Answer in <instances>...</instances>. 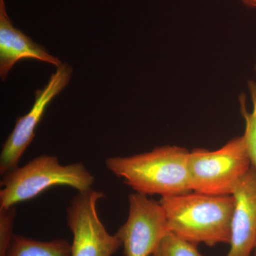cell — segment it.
Returning <instances> with one entry per match:
<instances>
[{
  "label": "cell",
  "mask_w": 256,
  "mask_h": 256,
  "mask_svg": "<svg viewBox=\"0 0 256 256\" xmlns=\"http://www.w3.org/2000/svg\"><path fill=\"white\" fill-rule=\"evenodd\" d=\"M169 232L195 245L230 244L235 208L233 195L212 196L195 192L162 197Z\"/></svg>",
  "instance_id": "6da1fadb"
},
{
  "label": "cell",
  "mask_w": 256,
  "mask_h": 256,
  "mask_svg": "<svg viewBox=\"0 0 256 256\" xmlns=\"http://www.w3.org/2000/svg\"><path fill=\"white\" fill-rule=\"evenodd\" d=\"M190 153L180 146H164L127 158H108L105 164L137 193L178 196L193 192L188 166Z\"/></svg>",
  "instance_id": "7a4b0ae2"
},
{
  "label": "cell",
  "mask_w": 256,
  "mask_h": 256,
  "mask_svg": "<svg viewBox=\"0 0 256 256\" xmlns=\"http://www.w3.org/2000/svg\"><path fill=\"white\" fill-rule=\"evenodd\" d=\"M96 178L82 163L62 164L54 156H42L3 175L0 182V208L30 201L55 186L78 192L92 190Z\"/></svg>",
  "instance_id": "3957f363"
},
{
  "label": "cell",
  "mask_w": 256,
  "mask_h": 256,
  "mask_svg": "<svg viewBox=\"0 0 256 256\" xmlns=\"http://www.w3.org/2000/svg\"><path fill=\"white\" fill-rule=\"evenodd\" d=\"M188 166L193 192L226 196L233 194L252 164L242 136L216 151L194 150L188 156Z\"/></svg>",
  "instance_id": "277c9868"
},
{
  "label": "cell",
  "mask_w": 256,
  "mask_h": 256,
  "mask_svg": "<svg viewBox=\"0 0 256 256\" xmlns=\"http://www.w3.org/2000/svg\"><path fill=\"white\" fill-rule=\"evenodd\" d=\"M106 195L92 190L78 192L66 210V222L73 234L70 256H114L122 242L111 235L101 222L98 203Z\"/></svg>",
  "instance_id": "5b68a950"
},
{
  "label": "cell",
  "mask_w": 256,
  "mask_h": 256,
  "mask_svg": "<svg viewBox=\"0 0 256 256\" xmlns=\"http://www.w3.org/2000/svg\"><path fill=\"white\" fill-rule=\"evenodd\" d=\"M169 232L168 220L160 202L142 194L129 196V214L116 234L124 256H152Z\"/></svg>",
  "instance_id": "8992f818"
},
{
  "label": "cell",
  "mask_w": 256,
  "mask_h": 256,
  "mask_svg": "<svg viewBox=\"0 0 256 256\" xmlns=\"http://www.w3.org/2000/svg\"><path fill=\"white\" fill-rule=\"evenodd\" d=\"M72 75V67L62 64L52 74L46 86L36 90L32 110L23 117L18 118L12 132L3 144L0 154L2 176L18 166L23 154L35 137V130L43 118L47 106L68 85Z\"/></svg>",
  "instance_id": "52a82bcc"
},
{
  "label": "cell",
  "mask_w": 256,
  "mask_h": 256,
  "mask_svg": "<svg viewBox=\"0 0 256 256\" xmlns=\"http://www.w3.org/2000/svg\"><path fill=\"white\" fill-rule=\"evenodd\" d=\"M235 208L232 222L230 250L226 256H250L256 244V168L237 184L233 192Z\"/></svg>",
  "instance_id": "ba28073f"
},
{
  "label": "cell",
  "mask_w": 256,
  "mask_h": 256,
  "mask_svg": "<svg viewBox=\"0 0 256 256\" xmlns=\"http://www.w3.org/2000/svg\"><path fill=\"white\" fill-rule=\"evenodd\" d=\"M32 58L54 65H62L58 58L47 53L43 46L36 44L31 38L16 30L6 18L2 8L0 18V76L4 80L10 70L18 60Z\"/></svg>",
  "instance_id": "9c48e42d"
},
{
  "label": "cell",
  "mask_w": 256,
  "mask_h": 256,
  "mask_svg": "<svg viewBox=\"0 0 256 256\" xmlns=\"http://www.w3.org/2000/svg\"><path fill=\"white\" fill-rule=\"evenodd\" d=\"M72 244L65 239L42 242L14 234L5 256H70Z\"/></svg>",
  "instance_id": "30bf717a"
},
{
  "label": "cell",
  "mask_w": 256,
  "mask_h": 256,
  "mask_svg": "<svg viewBox=\"0 0 256 256\" xmlns=\"http://www.w3.org/2000/svg\"><path fill=\"white\" fill-rule=\"evenodd\" d=\"M249 90L252 104V112L246 110L245 100L242 98V114L246 121V130L244 133V142L252 166L256 168V82L250 80L248 82Z\"/></svg>",
  "instance_id": "8fae6325"
},
{
  "label": "cell",
  "mask_w": 256,
  "mask_h": 256,
  "mask_svg": "<svg viewBox=\"0 0 256 256\" xmlns=\"http://www.w3.org/2000/svg\"><path fill=\"white\" fill-rule=\"evenodd\" d=\"M152 256H204L197 245L168 232Z\"/></svg>",
  "instance_id": "7c38bea8"
},
{
  "label": "cell",
  "mask_w": 256,
  "mask_h": 256,
  "mask_svg": "<svg viewBox=\"0 0 256 256\" xmlns=\"http://www.w3.org/2000/svg\"><path fill=\"white\" fill-rule=\"evenodd\" d=\"M16 217V206L0 208V256H6L14 237Z\"/></svg>",
  "instance_id": "4fadbf2b"
},
{
  "label": "cell",
  "mask_w": 256,
  "mask_h": 256,
  "mask_svg": "<svg viewBox=\"0 0 256 256\" xmlns=\"http://www.w3.org/2000/svg\"><path fill=\"white\" fill-rule=\"evenodd\" d=\"M246 4L256 8V0H242Z\"/></svg>",
  "instance_id": "5bb4252c"
},
{
  "label": "cell",
  "mask_w": 256,
  "mask_h": 256,
  "mask_svg": "<svg viewBox=\"0 0 256 256\" xmlns=\"http://www.w3.org/2000/svg\"><path fill=\"white\" fill-rule=\"evenodd\" d=\"M254 254H255V256H256V244L255 246V249H254Z\"/></svg>",
  "instance_id": "9a60e30c"
},
{
  "label": "cell",
  "mask_w": 256,
  "mask_h": 256,
  "mask_svg": "<svg viewBox=\"0 0 256 256\" xmlns=\"http://www.w3.org/2000/svg\"><path fill=\"white\" fill-rule=\"evenodd\" d=\"M255 70H256V64Z\"/></svg>",
  "instance_id": "2e32d148"
}]
</instances>
